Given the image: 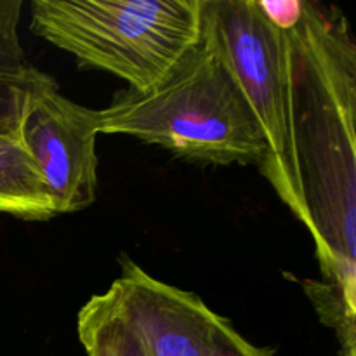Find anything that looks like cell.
Wrapping results in <instances>:
<instances>
[{
  "label": "cell",
  "instance_id": "obj_4",
  "mask_svg": "<svg viewBox=\"0 0 356 356\" xmlns=\"http://www.w3.org/2000/svg\"><path fill=\"white\" fill-rule=\"evenodd\" d=\"M204 21L263 129L268 155L259 172L284 202V33L261 13L257 0H204Z\"/></svg>",
  "mask_w": 356,
  "mask_h": 356
},
{
  "label": "cell",
  "instance_id": "obj_3",
  "mask_svg": "<svg viewBox=\"0 0 356 356\" xmlns=\"http://www.w3.org/2000/svg\"><path fill=\"white\" fill-rule=\"evenodd\" d=\"M204 0H35V35L70 52L82 66L103 70L148 90L198 42Z\"/></svg>",
  "mask_w": 356,
  "mask_h": 356
},
{
  "label": "cell",
  "instance_id": "obj_5",
  "mask_svg": "<svg viewBox=\"0 0 356 356\" xmlns=\"http://www.w3.org/2000/svg\"><path fill=\"white\" fill-rule=\"evenodd\" d=\"M148 356H275L249 343L200 298L156 280L134 261H120L110 285Z\"/></svg>",
  "mask_w": 356,
  "mask_h": 356
},
{
  "label": "cell",
  "instance_id": "obj_8",
  "mask_svg": "<svg viewBox=\"0 0 356 356\" xmlns=\"http://www.w3.org/2000/svg\"><path fill=\"white\" fill-rule=\"evenodd\" d=\"M76 334L87 356H148L111 287L80 308Z\"/></svg>",
  "mask_w": 356,
  "mask_h": 356
},
{
  "label": "cell",
  "instance_id": "obj_10",
  "mask_svg": "<svg viewBox=\"0 0 356 356\" xmlns=\"http://www.w3.org/2000/svg\"><path fill=\"white\" fill-rule=\"evenodd\" d=\"M21 9H23L21 0H0V63L3 65L26 63L23 45L17 35Z\"/></svg>",
  "mask_w": 356,
  "mask_h": 356
},
{
  "label": "cell",
  "instance_id": "obj_6",
  "mask_svg": "<svg viewBox=\"0 0 356 356\" xmlns=\"http://www.w3.org/2000/svg\"><path fill=\"white\" fill-rule=\"evenodd\" d=\"M96 110L59 92L52 79L24 104L19 141L37 165L56 216L86 211L96 202Z\"/></svg>",
  "mask_w": 356,
  "mask_h": 356
},
{
  "label": "cell",
  "instance_id": "obj_7",
  "mask_svg": "<svg viewBox=\"0 0 356 356\" xmlns=\"http://www.w3.org/2000/svg\"><path fill=\"white\" fill-rule=\"evenodd\" d=\"M0 214L24 221L56 218L44 179L19 138L0 134Z\"/></svg>",
  "mask_w": 356,
  "mask_h": 356
},
{
  "label": "cell",
  "instance_id": "obj_2",
  "mask_svg": "<svg viewBox=\"0 0 356 356\" xmlns=\"http://www.w3.org/2000/svg\"><path fill=\"white\" fill-rule=\"evenodd\" d=\"M97 134H125L211 165H256L264 132L205 21L197 44L148 90L124 89L96 110Z\"/></svg>",
  "mask_w": 356,
  "mask_h": 356
},
{
  "label": "cell",
  "instance_id": "obj_1",
  "mask_svg": "<svg viewBox=\"0 0 356 356\" xmlns=\"http://www.w3.org/2000/svg\"><path fill=\"white\" fill-rule=\"evenodd\" d=\"M282 33L284 204L312 233L322 271L302 287L341 356H356V45L343 10L308 0Z\"/></svg>",
  "mask_w": 356,
  "mask_h": 356
},
{
  "label": "cell",
  "instance_id": "obj_9",
  "mask_svg": "<svg viewBox=\"0 0 356 356\" xmlns=\"http://www.w3.org/2000/svg\"><path fill=\"white\" fill-rule=\"evenodd\" d=\"M51 80V75L28 61L21 65L0 63V134L19 138V125L28 96Z\"/></svg>",
  "mask_w": 356,
  "mask_h": 356
}]
</instances>
